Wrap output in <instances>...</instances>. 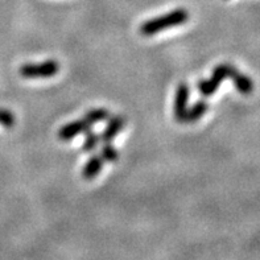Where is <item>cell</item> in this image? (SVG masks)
<instances>
[{"instance_id":"cell-1","label":"cell","mask_w":260,"mask_h":260,"mask_svg":"<svg viewBox=\"0 0 260 260\" xmlns=\"http://www.w3.org/2000/svg\"><path fill=\"white\" fill-rule=\"evenodd\" d=\"M189 19L188 11L184 8H178V10L172 11V12L162 15V16L155 17V19L145 21L142 26H140V32L144 36H153L160 30L168 29V28H173V26L182 25V24Z\"/></svg>"},{"instance_id":"cell-12","label":"cell","mask_w":260,"mask_h":260,"mask_svg":"<svg viewBox=\"0 0 260 260\" xmlns=\"http://www.w3.org/2000/svg\"><path fill=\"white\" fill-rule=\"evenodd\" d=\"M101 157H102L103 161H107V162H115L118 161L119 158V152L116 151L115 147L110 143H105L101 149Z\"/></svg>"},{"instance_id":"cell-8","label":"cell","mask_w":260,"mask_h":260,"mask_svg":"<svg viewBox=\"0 0 260 260\" xmlns=\"http://www.w3.org/2000/svg\"><path fill=\"white\" fill-rule=\"evenodd\" d=\"M208 109H209V105L206 101H200V102L194 103V105L191 106L190 109L186 110L184 123L197 122V120H200V119L206 114Z\"/></svg>"},{"instance_id":"cell-9","label":"cell","mask_w":260,"mask_h":260,"mask_svg":"<svg viewBox=\"0 0 260 260\" xmlns=\"http://www.w3.org/2000/svg\"><path fill=\"white\" fill-rule=\"evenodd\" d=\"M233 82H234L237 91L243 94V95H248V94H251L252 90H254V82H252V79L248 76H246V74H242V73L239 72H238L237 74H235L234 78H233Z\"/></svg>"},{"instance_id":"cell-4","label":"cell","mask_w":260,"mask_h":260,"mask_svg":"<svg viewBox=\"0 0 260 260\" xmlns=\"http://www.w3.org/2000/svg\"><path fill=\"white\" fill-rule=\"evenodd\" d=\"M91 128V125L86 122L85 119H81V120H76V122H70L68 124L62 125L58 131V138L59 140L62 142H69L73 138L78 136L79 134L82 132H87Z\"/></svg>"},{"instance_id":"cell-13","label":"cell","mask_w":260,"mask_h":260,"mask_svg":"<svg viewBox=\"0 0 260 260\" xmlns=\"http://www.w3.org/2000/svg\"><path fill=\"white\" fill-rule=\"evenodd\" d=\"M0 124H3L7 128H11L15 125V115L8 110H0Z\"/></svg>"},{"instance_id":"cell-7","label":"cell","mask_w":260,"mask_h":260,"mask_svg":"<svg viewBox=\"0 0 260 260\" xmlns=\"http://www.w3.org/2000/svg\"><path fill=\"white\" fill-rule=\"evenodd\" d=\"M103 167V160L99 155H92L91 157L87 160L82 169V177L86 180H91V178L96 177L99 175V172Z\"/></svg>"},{"instance_id":"cell-6","label":"cell","mask_w":260,"mask_h":260,"mask_svg":"<svg viewBox=\"0 0 260 260\" xmlns=\"http://www.w3.org/2000/svg\"><path fill=\"white\" fill-rule=\"evenodd\" d=\"M124 124H125L124 116L115 115L109 118V123H107L105 131H103L102 135H101V140H102L103 143H110L112 139L118 135L119 132L122 131Z\"/></svg>"},{"instance_id":"cell-3","label":"cell","mask_w":260,"mask_h":260,"mask_svg":"<svg viewBox=\"0 0 260 260\" xmlns=\"http://www.w3.org/2000/svg\"><path fill=\"white\" fill-rule=\"evenodd\" d=\"M59 72V65L57 61H45L41 63H26L20 68V76L28 79L50 78Z\"/></svg>"},{"instance_id":"cell-10","label":"cell","mask_w":260,"mask_h":260,"mask_svg":"<svg viewBox=\"0 0 260 260\" xmlns=\"http://www.w3.org/2000/svg\"><path fill=\"white\" fill-rule=\"evenodd\" d=\"M110 118V112L105 109H94L90 110L87 114L85 115V120L89 123L90 125L95 124V123L103 122V120H107Z\"/></svg>"},{"instance_id":"cell-2","label":"cell","mask_w":260,"mask_h":260,"mask_svg":"<svg viewBox=\"0 0 260 260\" xmlns=\"http://www.w3.org/2000/svg\"><path fill=\"white\" fill-rule=\"evenodd\" d=\"M237 73V68H234L230 63H219L218 66H215V69L213 72V76H211L210 79H202V81L198 82V91L201 92L204 96L213 95L218 90L222 81L228 78L233 79Z\"/></svg>"},{"instance_id":"cell-11","label":"cell","mask_w":260,"mask_h":260,"mask_svg":"<svg viewBox=\"0 0 260 260\" xmlns=\"http://www.w3.org/2000/svg\"><path fill=\"white\" fill-rule=\"evenodd\" d=\"M99 142H101V136L96 135L95 132H92L91 129H89V131L86 132L85 142H83L82 145V151L86 152V153L94 151V149L98 147Z\"/></svg>"},{"instance_id":"cell-5","label":"cell","mask_w":260,"mask_h":260,"mask_svg":"<svg viewBox=\"0 0 260 260\" xmlns=\"http://www.w3.org/2000/svg\"><path fill=\"white\" fill-rule=\"evenodd\" d=\"M189 99V87L186 83H180L176 91L175 98V118L177 122L184 123L185 114H186V107H188Z\"/></svg>"}]
</instances>
